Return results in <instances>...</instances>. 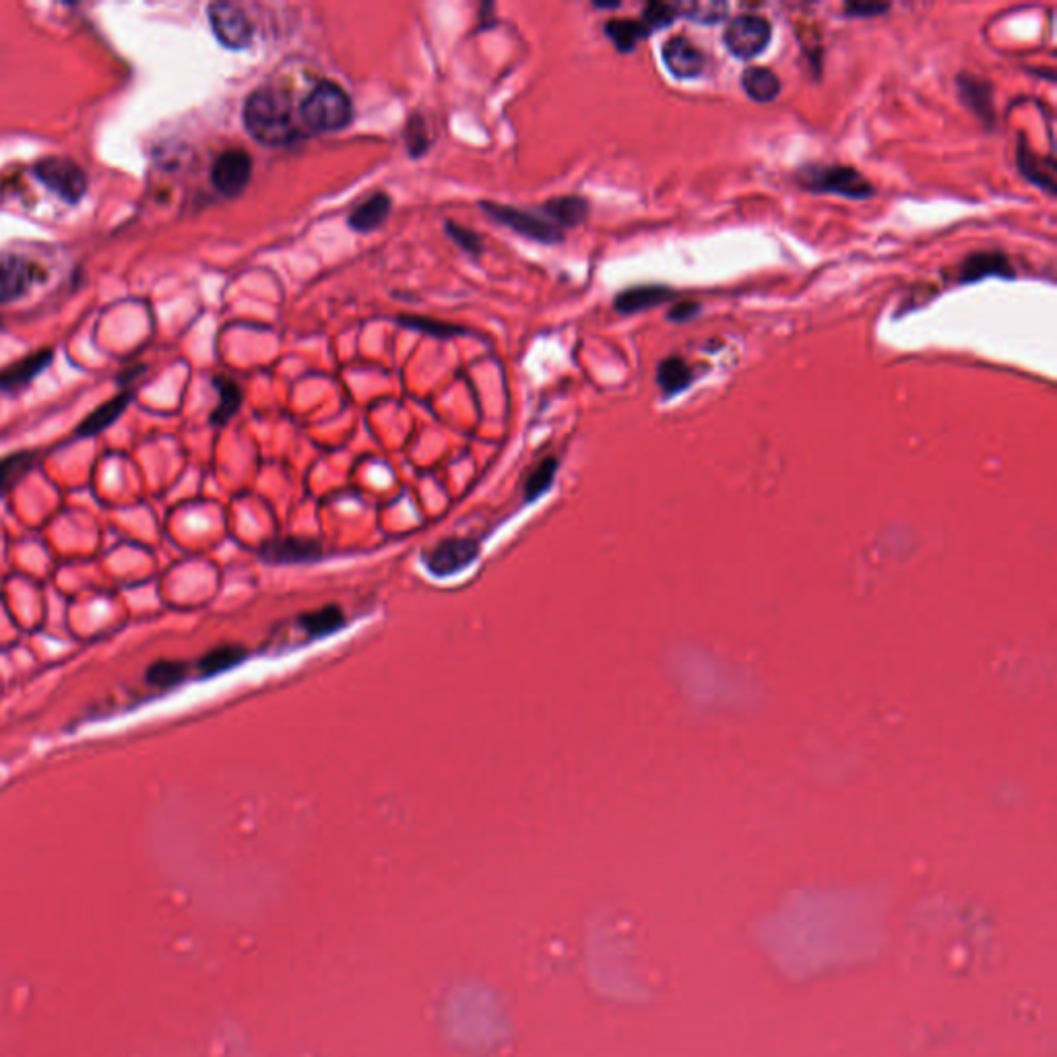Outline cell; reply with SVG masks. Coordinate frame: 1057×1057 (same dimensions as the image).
<instances>
[{
    "label": "cell",
    "mask_w": 1057,
    "mask_h": 1057,
    "mask_svg": "<svg viewBox=\"0 0 1057 1057\" xmlns=\"http://www.w3.org/2000/svg\"><path fill=\"white\" fill-rule=\"evenodd\" d=\"M242 120L250 137L265 147H287L302 137L290 95L275 85H263L248 95Z\"/></svg>",
    "instance_id": "obj_1"
},
{
    "label": "cell",
    "mask_w": 1057,
    "mask_h": 1057,
    "mask_svg": "<svg viewBox=\"0 0 1057 1057\" xmlns=\"http://www.w3.org/2000/svg\"><path fill=\"white\" fill-rule=\"evenodd\" d=\"M300 118L312 133H337L354 120V104L343 87L320 81L300 104Z\"/></svg>",
    "instance_id": "obj_2"
},
{
    "label": "cell",
    "mask_w": 1057,
    "mask_h": 1057,
    "mask_svg": "<svg viewBox=\"0 0 1057 1057\" xmlns=\"http://www.w3.org/2000/svg\"><path fill=\"white\" fill-rule=\"evenodd\" d=\"M795 182L816 195H839L847 199H868L874 195V186L866 176L851 166L839 164H808L799 168Z\"/></svg>",
    "instance_id": "obj_3"
},
{
    "label": "cell",
    "mask_w": 1057,
    "mask_h": 1057,
    "mask_svg": "<svg viewBox=\"0 0 1057 1057\" xmlns=\"http://www.w3.org/2000/svg\"><path fill=\"white\" fill-rule=\"evenodd\" d=\"M482 209L486 211L490 219L502 223V226L510 228L512 232H517L523 238L535 240L539 244H550V246L560 244L564 240V232L558 230L554 223L541 213H531V211H523L517 207L492 203V201L482 203Z\"/></svg>",
    "instance_id": "obj_4"
},
{
    "label": "cell",
    "mask_w": 1057,
    "mask_h": 1057,
    "mask_svg": "<svg viewBox=\"0 0 1057 1057\" xmlns=\"http://www.w3.org/2000/svg\"><path fill=\"white\" fill-rule=\"evenodd\" d=\"M773 40V27L760 15H738L733 17L723 34L727 50L742 60H750L762 54Z\"/></svg>",
    "instance_id": "obj_5"
},
{
    "label": "cell",
    "mask_w": 1057,
    "mask_h": 1057,
    "mask_svg": "<svg viewBox=\"0 0 1057 1057\" xmlns=\"http://www.w3.org/2000/svg\"><path fill=\"white\" fill-rule=\"evenodd\" d=\"M34 174L56 195L69 203H77L87 190L85 172L64 157H46L36 164Z\"/></svg>",
    "instance_id": "obj_6"
},
{
    "label": "cell",
    "mask_w": 1057,
    "mask_h": 1057,
    "mask_svg": "<svg viewBox=\"0 0 1057 1057\" xmlns=\"http://www.w3.org/2000/svg\"><path fill=\"white\" fill-rule=\"evenodd\" d=\"M215 38L230 50H244L252 44L254 25L248 15L230 3H215L207 9Z\"/></svg>",
    "instance_id": "obj_7"
},
{
    "label": "cell",
    "mask_w": 1057,
    "mask_h": 1057,
    "mask_svg": "<svg viewBox=\"0 0 1057 1057\" xmlns=\"http://www.w3.org/2000/svg\"><path fill=\"white\" fill-rule=\"evenodd\" d=\"M252 178V157L244 149H228L217 155L211 168V182L223 197L236 199Z\"/></svg>",
    "instance_id": "obj_8"
},
{
    "label": "cell",
    "mask_w": 1057,
    "mask_h": 1057,
    "mask_svg": "<svg viewBox=\"0 0 1057 1057\" xmlns=\"http://www.w3.org/2000/svg\"><path fill=\"white\" fill-rule=\"evenodd\" d=\"M477 554H479L477 541L465 539V537H453V539L440 541L432 552H428L424 562L432 574L451 576L467 568L477 558Z\"/></svg>",
    "instance_id": "obj_9"
},
{
    "label": "cell",
    "mask_w": 1057,
    "mask_h": 1057,
    "mask_svg": "<svg viewBox=\"0 0 1057 1057\" xmlns=\"http://www.w3.org/2000/svg\"><path fill=\"white\" fill-rule=\"evenodd\" d=\"M661 56H663L667 71L678 79L700 77L704 67H707V56H704V52L684 36L667 40L663 44Z\"/></svg>",
    "instance_id": "obj_10"
},
{
    "label": "cell",
    "mask_w": 1057,
    "mask_h": 1057,
    "mask_svg": "<svg viewBox=\"0 0 1057 1057\" xmlns=\"http://www.w3.org/2000/svg\"><path fill=\"white\" fill-rule=\"evenodd\" d=\"M261 558L273 564H298L323 558V548L306 537H275L261 546Z\"/></svg>",
    "instance_id": "obj_11"
},
{
    "label": "cell",
    "mask_w": 1057,
    "mask_h": 1057,
    "mask_svg": "<svg viewBox=\"0 0 1057 1057\" xmlns=\"http://www.w3.org/2000/svg\"><path fill=\"white\" fill-rule=\"evenodd\" d=\"M34 283V267L23 256L0 254V304L27 294Z\"/></svg>",
    "instance_id": "obj_12"
},
{
    "label": "cell",
    "mask_w": 1057,
    "mask_h": 1057,
    "mask_svg": "<svg viewBox=\"0 0 1057 1057\" xmlns=\"http://www.w3.org/2000/svg\"><path fill=\"white\" fill-rule=\"evenodd\" d=\"M985 277L1012 279L1014 269L1002 252H975L963 261L958 271V283H975Z\"/></svg>",
    "instance_id": "obj_13"
},
{
    "label": "cell",
    "mask_w": 1057,
    "mask_h": 1057,
    "mask_svg": "<svg viewBox=\"0 0 1057 1057\" xmlns=\"http://www.w3.org/2000/svg\"><path fill=\"white\" fill-rule=\"evenodd\" d=\"M956 85L960 89V98L979 116L987 126L994 124V89L989 81L975 75H958Z\"/></svg>",
    "instance_id": "obj_14"
},
{
    "label": "cell",
    "mask_w": 1057,
    "mask_h": 1057,
    "mask_svg": "<svg viewBox=\"0 0 1057 1057\" xmlns=\"http://www.w3.org/2000/svg\"><path fill=\"white\" fill-rule=\"evenodd\" d=\"M391 207H393V201L389 195H384V192H374L372 197H368L358 207L351 209L347 217L349 228L360 234L374 232L376 228L382 226L384 221H387Z\"/></svg>",
    "instance_id": "obj_15"
},
{
    "label": "cell",
    "mask_w": 1057,
    "mask_h": 1057,
    "mask_svg": "<svg viewBox=\"0 0 1057 1057\" xmlns=\"http://www.w3.org/2000/svg\"><path fill=\"white\" fill-rule=\"evenodd\" d=\"M671 298H674V292L665 285H636L616 296L614 308L620 314H636L651 310Z\"/></svg>",
    "instance_id": "obj_16"
},
{
    "label": "cell",
    "mask_w": 1057,
    "mask_h": 1057,
    "mask_svg": "<svg viewBox=\"0 0 1057 1057\" xmlns=\"http://www.w3.org/2000/svg\"><path fill=\"white\" fill-rule=\"evenodd\" d=\"M541 215H546L558 230H572L587 219L589 203L583 197H556L541 207Z\"/></svg>",
    "instance_id": "obj_17"
},
{
    "label": "cell",
    "mask_w": 1057,
    "mask_h": 1057,
    "mask_svg": "<svg viewBox=\"0 0 1057 1057\" xmlns=\"http://www.w3.org/2000/svg\"><path fill=\"white\" fill-rule=\"evenodd\" d=\"M742 87L754 102H773L781 93V81L775 71L766 67H750L742 73Z\"/></svg>",
    "instance_id": "obj_18"
},
{
    "label": "cell",
    "mask_w": 1057,
    "mask_h": 1057,
    "mask_svg": "<svg viewBox=\"0 0 1057 1057\" xmlns=\"http://www.w3.org/2000/svg\"><path fill=\"white\" fill-rule=\"evenodd\" d=\"M692 380L694 372L682 358H667L657 368V382L667 397L686 391Z\"/></svg>",
    "instance_id": "obj_19"
},
{
    "label": "cell",
    "mask_w": 1057,
    "mask_h": 1057,
    "mask_svg": "<svg viewBox=\"0 0 1057 1057\" xmlns=\"http://www.w3.org/2000/svg\"><path fill=\"white\" fill-rule=\"evenodd\" d=\"M605 36L614 42L620 52H632L640 40L649 36V31L640 21L612 19L605 23Z\"/></svg>",
    "instance_id": "obj_20"
},
{
    "label": "cell",
    "mask_w": 1057,
    "mask_h": 1057,
    "mask_svg": "<svg viewBox=\"0 0 1057 1057\" xmlns=\"http://www.w3.org/2000/svg\"><path fill=\"white\" fill-rule=\"evenodd\" d=\"M217 391H219V403L217 407L213 409V415H211V424L213 426H226L236 411L240 409L242 405V391L238 384L230 378H217Z\"/></svg>",
    "instance_id": "obj_21"
},
{
    "label": "cell",
    "mask_w": 1057,
    "mask_h": 1057,
    "mask_svg": "<svg viewBox=\"0 0 1057 1057\" xmlns=\"http://www.w3.org/2000/svg\"><path fill=\"white\" fill-rule=\"evenodd\" d=\"M397 325H401V327H405L409 331H415V333H424V335L436 337V339H453L457 335H465L467 333L461 327H455L451 323H444V320H436V318H428V316H411V314L397 316Z\"/></svg>",
    "instance_id": "obj_22"
},
{
    "label": "cell",
    "mask_w": 1057,
    "mask_h": 1057,
    "mask_svg": "<svg viewBox=\"0 0 1057 1057\" xmlns=\"http://www.w3.org/2000/svg\"><path fill=\"white\" fill-rule=\"evenodd\" d=\"M246 657V651L238 645H226V647H219V649H213L209 651L201 661H199V671L203 678H211V676H217L221 674V671H228L232 669L234 665H238L240 661H244Z\"/></svg>",
    "instance_id": "obj_23"
},
{
    "label": "cell",
    "mask_w": 1057,
    "mask_h": 1057,
    "mask_svg": "<svg viewBox=\"0 0 1057 1057\" xmlns=\"http://www.w3.org/2000/svg\"><path fill=\"white\" fill-rule=\"evenodd\" d=\"M403 139H405V147H407V153L411 157H422L428 153V149L432 147V141H434V135L430 131V124L426 120V116L422 114H411L407 118V124H405V133H403Z\"/></svg>",
    "instance_id": "obj_24"
},
{
    "label": "cell",
    "mask_w": 1057,
    "mask_h": 1057,
    "mask_svg": "<svg viewBox=\"0 0 1057 1057\" xmlns=\"http://www.w3.org/2000/svg\"><path fill=\"white\" fill-rule=\"evenodd\" d=\"M343 624H345V618H343V612L339 610L337 605H327V607H323V610H316V612L306 614V616L300 618V626L310 636H327V634L339 630Z\"/></svg>",
    "instance_id": "obj_25"
},
{
    "label": "cell",
    "mask_w": 1057,
    "mask_h": 1057,
    "mask_svg": "<svg viewBox=\"0 0 1057 1057\" xmlns=\"http://www.w3.org/2000/svg\"><path fill=\"white\" fill-rule=\"evenodd\" d=\"M186 671V663L162 659L147 669L145 680L155 688H172L186 678Z\"/></svg>",
    "instance_id": "obj_26"
},
{
    "label": "cell",
    "mask_w": 1057,
    "mask_h": 1057,
    "mask_svg": "<svg viewBox=\"0 0 1057 1057\" xmlns=\"http://www.w3.org/2000/svg\"><path fill=\"white\" fill-rule=\"evenodd\" d=\"M556 469H558V461L554 457L543 459L533 469V473L527 477V484H525V500L527 502L543 496L550 490L554 477H556Z\"/></svg>",
    "instance_id": "obj_27"
},
{
    "label": "cell",
    "mask_w": 1057,
    "mask_h": 1057,
    "mask_svg": "<svg viewBox=\"0 0 1057 1057\" xmlns=\"http://www.w3.org/2000/svg\"><path fill=\"white\" fill-rule=\"evenodd\" d=\"M680 15H684L688 19L696 21V23L713 25V23H719L721 19H725L727 5L721 3V0H698V3L680 5Z\"/></svg>",
    "instance_id": "obj_28"
},
{
    "label": "cell",
    "mask_w": 1057,
    "mask_h": 1057,
    "mask_svg": "<svg viewBox=\"0 0 1057 1057\" xmlns=\"http://www.w3.org/2000/svg\"><path fill=\"white\" fill-rule=\"evenodd\" d=\"M1041 164V157L1039 155H1033L1027 147V143L1020 141V147H1018V166H1020V172L1027 176L1029 180H1033L1035 184H1041L1045 186V190L1049 192V195H1053V174L1045 172L1043 168H1039Z\"/></svg>",
    "instance_id": "obj_29"
},
{
    "label": "cell",
    "mask_w": 1057,
    "mask_h": 1057,
    "mask_svg": "<svg viewBox=\"0 0 1057 1057\" xmlns=\"http://www.w3.org/2000/svg\"><path fill=\"white\" fill-rule=\"evenodd\" d=\"M678 17H680V5H674V3H649L645 7V11H643V17H640V23L645 25V29L649 31V36H651L655 29L669 27Z\"/></svg>",
    "instance_id": "obj_30"
},
{
    "label": "cell",
    "mask_w": 1057,
    "mask_h": 1057,
    "mask_svg": "<svg viewBox=\"0 0 1057 1057\" xmlns=\"http://www.w3.org/2000/svg\"><path fill=\"white\" fill-rule=\"evenodd\" d=\"M126 401H128L126 397H118V399L110 401L108 405H104L102 409H98L95 413H91L89 418H87V422L81 426L79 434H81V436H91V434H98V432H102L104 428H108V426L118 418L120 411H122L124 405H126Z\"/></svg>",
    "instance_id": "obj_31"
},
{
    "label": "cell",
    "mask_w": 1057,
    "mask_h": 1057,
    "mask_svg": "<svg viewBox=\"0 0 1057 1057\" xmlns=\"http://www.w3.org/2000/svg\"><path fill=\"white\" fill-rule=\"evenodd\" d=\"M444 230H446V236L451 238L463 252H467L471 256H477V254L484 252L482 236H479L477 232L467 230V228L459 226V223H455V221H446Z\"/></svg>",
    "instance_id": "obj_32"
},
{
    "label": "cell",
    "mask_w": 1057,
    "mask_h": 1057,
    "mask_svg": "<svg viewBox=\"0 0 1057 1057\" xmlns=\"http://www.w3.org/2000/svg\"><path fill=\"white\" fill-rule=\"evenodd\" d=\"M29 463V457H23V455H17V457H9V459H3L0 461V494H3V490L7 488V484L11 482V479L23 471Z\"/></svg>",
    "instance_id": "obj_33"
},
{
    "label": "cell",
    "mask_w": 1057,
    "mask_h": 1057,
    "mask_svg": "<svg viewBox=\"0 0 1057 1057\" xmlns=\"http://www.w3.org/2000/svg\"><path fill=\"white\" fill-rule=\"evenodd\" d=\"M890 11V5H878V3H849L845 7L847 17H876L880 13Z\"/></svg>",
    "instance_id": "obj_34"
},
{
    "label": "cell",
    "mask_w": 1057,
    "mask_h": 1057,
    "mask_svg": "<svg viewBox=\"0 0 1057 1057\" xmlns=\"http://www.w3.org/2000/svg\"><path fill=\"white\" fill-rule=\"evenodd\" d=\"M698 310H700V306L694 304V302H680L678 306H674V308L669 310L667 318L674 320V323H684V320L694 318Z\"/></svg>",
    "instance_id": "obj_35"
}]
</instances>
